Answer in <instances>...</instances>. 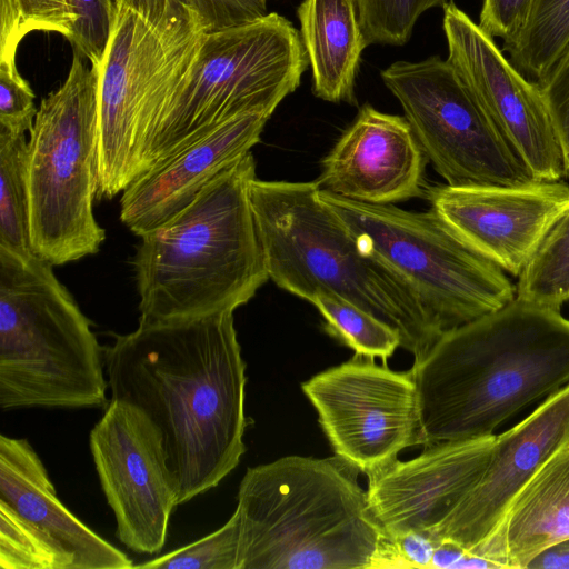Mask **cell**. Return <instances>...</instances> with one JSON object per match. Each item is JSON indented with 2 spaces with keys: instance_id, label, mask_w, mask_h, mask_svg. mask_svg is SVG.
Segmentation results:
<instances>
[{
  "instance_id": "6da1fadb",
  "label": "cell",
  "mask_w": 569,
  "mask_h": 569,
  "mask_svg": "<svg viewBox=\"0 0 569 569\" xmlns=\"http://www.w3.org/2000/svg\"><path fill=\"white\" fill-rule=\"evenodd\" d=\"M111 399L141 409L163 440L179 505L219 485L246 451V362L233 311L140 321L104 349Z\"/></svg>"
},
{
  "instance_id": "7a4b0ae2",
  "label": "cell",
  "mask_w": 569,
  "mask_h": 569,
  "mask_svg": "<svg viewBox=\"0 0 569 569\" xmlns=\"http://www.w3.org/2000/svg\"><path fill=\"white\" fill-rule=\"evenodd\" d=\"M410 371L421 446L491 436L523 407L569 385V319L516 297L443 331Z\"/></svg>"
},
{
  "instance_id": "3957f363",
  "label": "cell",
  "mask_w": 569,
  "mask_h": 569,
  "mask_svg": "<svg viewBox=\"0 0 569 569\" xmlns=\"http://www.w3.org/2000/svg\"><path fill=\"white\" fill-rule=\"evenodd\" d=\"M249 151L218 173L182 211L140 236L132 260L140 321L234 311L269 279L250 200Z\"/></svg>"
},
{
  "instance_id": "277c9868",
  "label": "cell",
  "mask_w": 569,
  "mask_h": 569,
  "mask_svg": "<svg viewBox=\"0 0 569 569\" xmlns=\"http://www.w3.org/2000/svg\"><path fill=\"white\" fill-rule=\"evenodd\" d=\"M360 471L338 456L248 468L238 491V569L375 568L387 537Z\"/></svg>"
},
{
  "instance_id": "5b68a950",
  "label": "cell",
  "mask_w": 569,
  "mask_h": 569,
  "mask_svg": "<svg viewBox=\"0 0 569 569\" xmlns=\"http://www.w3.org/2000/svg\"><path fill=\"white\" fill-rule=\"evenodd\" d=\"M319 192L316 181H252L269 279L309 302L320 291L346 298L396 329L400 347L421 358L442 331L411 290L362 250Z\"/></svg>"
},
{
  "instance_id": "8992f818",
  "label": "cell",
  "mask_w": 569,
  "mask_h": 569,
  "mask_svg": "<svg viewBox=\"0 0 569 569\" xmlns=\"http://www.w3.org/2000/svg\"><path fill=\"white\" fill-rule=\"evenodd\" d=\"M52 264L0 247V407L108 406L104 349Z\"/></svg>"
},
{
  "instance_id": "52a82bcc",
  "label": "cell",
  "mask_w": 569,
  "mask_h": 569,
  "mask_svg": "<svg viewBox=\"0 0 569 569\" xmlns=\"http://www.w3.org/2000/svg\"><path fill=\"white\" fill-rule=\"evenodd\" d=\"M192 13L154 21L116 2L98 73L96 199L122 193L141 173L143 150L187 80L206 33Z\"/></svg>"
},
{
  "instance_id": "ba28073f",
  "label": "cell",
  "mask_w": 569,
  "mask_h": 569,
  "mask_svg": "<svg viewBox=\"0 0 569 569\" xmlns=\"http://www.w3.org/2000/svg\"><path fill=\"white\" fill-rule=\"evenodd\" d=\"M308 64L300 32L277 12L207 32L192 71L143 150L140 176L237 114H272Z\"/></svg>"
},
{
  "instance_id": "9c48e42d",
  "label": "cell",
  "mask_w": 569,
  "mask_h": 569,
  "mask_svg": "<svg viewBox=\"0 0 569 569\" xmlns=\"http://www.w3.org/2000/svg\"><path fill=\"white\" fill-rule=\"evenodd\" d=\"M98 73L74 50L64 82L42 99L28 139L32 251L61 266L99 251L106 231L97 193Z\"/></svg>"
},
{
  "instance_id": "30bf717a",
  "label": "cell",
  "mask_w": 569,
  "mask_h": 569,
  "mask_svg": "<svg viewBox=\"0 0 569 569\" xmlns=\"http://www.w3.org/2000/svg\"><path fill=\"white\" fill-rule=\"evenodd\" d=\"M319 196L347 223L362 250L411 290L442 332L516 298V287L505 271L431 210L411 212L321 190Z\"/></svg>"
},
{
  "instance_id": "8fae6325",
  "label": "cell",
  "mask_w": 569,
  "mask_h": 569,
  "mask_svg": "<svg viewBox=\"0 0 569 569\" xmlns=\"http://www.w3.org/2000/svg\"><path fill=\"white\" fill-rule=\"evenodd\" d=\"M380 77L448 186L517 187L537 181L447 59L397 61Z\"/></svg>"
},
{
  "instance_id": "7c38bea8",
  "label": "cell",
  "mask_w": 569,
  "mask_h": 569,
  "mask_svg": "<svg viewBox=\"0 0 569 569\" xmlns=\"http://www.w3.org/2000/svg\"><path fill=\"white\" fill-rule=\"evenodd\" d=\"M301 389L335 455L362 473L391 463L406 448L421 446L418 395L410 369L395 371L355 353L312 376Z\"/></svg>"
},
{
  "instance_id": "4fadbf2b",
  "label": "cell",
  "mask_w": 569,
  "mask_h": 569,
  "mask_svg": "<svg viewBox=\"0 0 569 569\" xmlns=\"http://www.w3.org/2000/svg\"><path fill=\"white\" fill-rule=\"evenodd\" d=\"M90 450L118 539L137 553L160 551L179 493L156 425L137 406L111 399Z\"/></svg>"
},
{
  "instance_id": "5bb4252c",
  "label": "cell",
  "mask_w": 569,
  "mask_h": 569,
  "mask_svg": "<svg viewBox=\"0 0 569 569\" xmlns=\"http://www.w3.org/2000/svg\"><path fill=\"white\" fill-rule=\"evenodd\" d=\"M447 61L537 180L567 177L563 149L537 81L452 1L443 4Z\"/></svg>"
},
{
  "instance_id": "9a60e30c",
  "label": "cell",
  "mask_w": 569,
  "mask_h": 569,
  "mask_svg": "<svg viewBox=\"0 0 569 569\" xmlns=\"http://www.w3.org/2000/svg\"><path fill=\"white\" fill-rule=\"evenodd\" d=\"M430 210L460 239L519 277L569 210V184L537 180L517 187L429 188Z\"/></svg>"
},
{
  "instance_id": "2e32d148",
  "label": "cell",
  "mask_w": 569,
  "mask_h": 569,
  "mask_svg": "<svg viewBox=\"0 0 569 569\" xmlns=\"http://www.w3.org/2000/svg\"><path fill=\"white\" fill-rule=\"evenodd\" d=\"M569 443V385L545 398L529 416L496 435L478 482L437 530L472 553L496 535L513 500L540 468Z\"/></svg>"
},
{
  "instance_id": "e0dca14e",
  "label": "cell",
  "mask_w": 569,
  "mask_h": 569,
  "mask_svg": "<svg viewBox=\"0 0 569 569\" xmlns=\"http://www.w3.org/2000/svg\"><path fill=\"white\" fill-rule=\"evenodd\" d=\"M495 437L425 446L412 459L368 473L369 507L386 535L417 531L433 539L483 473Z\"/></svg>"
},
{
  "instance_id": "ac0fdd59",
  "label": "cell",
  "mask_w": 569,
  "mask_h": 569,
  "mask_svg": "<svg viewBox=\"0 0 569 569\" xmlns=\"http://www.w3.org/2000/svg\"><path fill=\"white\" fill-rule=\"evenodd\" d=\"M426 156L405 117L363 104L322 161L321 191L370 204L423 193Z\"/></svg>"
},
{
  "instance_id": "d6986e66",
  "label": "cell",
  "mask_w": 569,
  "mask_h": 569,
  "mask_svg": "<svg viewBox=\"0 0 569 569\" xmlns=\"http://www.w3.org/2000/svg\"><path fill=\"white\" fill-rule=\"evenodd\" d=\"M272 114H237L136 179L120 199V220L142 236L172 219L223 169L260 141Z\"/></svg>"
},
{
  "instance_id": "ffe728a7",
  "label": "cell",
  "mask_w": 569,
  "mask_h": 569,
  "mask_svg": "<svg viewBox=\"0 0 569 569\" xmlns=\"http://www.w3.org/2000/svg\"><path fill=\"white\" fill-rule=\"evenodd\" d=\"M0 499L56 539L73 557V569L133 568L124 552L60 501L42 461L26 439L0 436Z\"/></svg>"
},
{
  "instance_id": "44dd1931",
  "label": "cell",
  "mask_w": 569,
  "mask_h": 569,
  "mask_svg": "<svg viewBox=\"0 0 569 569\" xmlns=\"http://www.w3.org/2000/svg\"><path fill=\"white\" fill-rule=\"evenodd\" d=\"M569 538V443L533 476L496 535L477 553L502 568L525 569L549 546Z\"/></svg>"
},
{
  "instance_id": "7402d4cb",
  "label": "cell",
  "mask_w": 569,
  "mask_h": 569,
  "mask_svg": "<svg viewBox=\"0 0 569 569\" xmlns=\"http://www.w3.org/2000/svg\"><path fill=\"white\" fill-rule=\"evenodd\" d=\"M297 14L313 93L329 102L356 103L355 80L368 46L356 1L303 0Z\"/></svg>"
},
{
  "instance_id": "603a6c76",
  "label": "cell",
  "mask_w": 569,
  "mask_h": 569,
  "mask_svg": "<svg viewBox=\"0 0 569 569\" xmlns=\"http://www.w3.org/2000/svg\"><path fill=\"white\" fill-rule=\"evenodd\" d=\"M0 247L34 254L30 240L28 140L0 129Z\"/></svg>"
},
{
  "instance_id": "cb8c5ba5",
  "label": "cell",
  "mask_w": 569,
  "mask_h": 569,
  "mask_svg": "<svg viewBox=\"0 0 569 569\" xmlns=\"http://www.w3.org/2000/svg\"><path fill=\"white\" fill-rule=\"evenodd\" d=\"M310 302L322 316L323 329L357 355L387 363L401 345L396 329L335 292H317Z\"/></svg>"
},
{
  "instance_id": "d4e9b609",
  "label": "cell",
  "mask_w": 569,
  "mask_h": 569,
  "mask_svg": "<svg viewBox=\"0 0 569 569\" xmlns=\"http://www.w3.org/2000/svg\"><path fill=\"white\" fill-rule=\"evenodd\" d=\"M569 44V0H535L530 20L508 51L511 62L541 80Z\"/></svg>"
},
{
  "instance_id": "484cf974",
  "label": "cell",
  "mask_w": 569,
  "mask_h": 569,
  "mask_svg": "<svg viewBox=\"0 0 569 569\" xmlns=\"http://www.w3.org/2000/svg\"><path fill=\"white\" fill-rule=\"evenodd\" d=\"M518 278L519 299L557 310L569 300V210L550 229Z\"/></svg>"
},
{
  "instance_id": "4316f807",
  "label": "cell",
  "mask_w": 569,
  "mask_h": 569,
  "mask_svg": "<svg viewBox=\"0 0 569 569\" xmlns=\"http://www.w3.org/2000/svg\"><path fill=\"white\" fill-rule=\"evenodd\" d=\"M0 568L73 569V557L0 499Z\"/></svg>"
},
{
  "instance_id": "83f0119b",
  "label": "cell",
  "mask_w": 569,
  "mask_h": 569,
  "mask_svg": "<svg viewBox=\"0 0 569 569\" xmlns=\"http://www.w3.org/2000/svg\"><path fill=\"white\" fill-rule=\"evenodd\" d=\"M73 24L67 0H0V62H16L18 47L30 32H57L69 39Z\"/></svg>"
},
{
  "instance_id": "f1b7e54d",
  "label": "cell",
  "mask_w": 569,
  "mask_h": 569,
  "mask_svg": "<svg viewBox=\"0 0 569 569\" xmlns=\"http://www.w3.org/2000/svg\"><path fill=\"white\" fill-rule=\"evenodd\" d=\"M240 552V516L237 510L218 530L208 536L134 565L149 569H238Z\"/></svg>"
},
{
  "instance_id": "f546056e",
  "label": "cell",
  "mask_w": 569,
  "mask_h": 569,
  "mask_svg": "<svg viewBox=\"0 0 569 569\" xmlns=\"http://www.w3.org/2000/svg\"><path fill=\"white\" fill-rule=\"evenodd\" d=\"M367 44L402 46L419 17L447 0H355Z\"/></svg>"
},
{
  "instance_id": "4dcf8cb0",
  "label": "cell",
  "mask_w": 569,
  "mask_h": 569,
  "mask_svg": "<svg viewBox=\"0 0 569 569\" xmlns=\"http://www.w3.org/2000/svg\"><path fill=\"white\" fill-rule=\"evenodd\" d=\"M74 17L68 39L91 64L100 61L116 9V0H67Z\"/></svg>"
},
{
  "instance_id": "1f68e13d",
  "label": "cell",
  "mask_w": 569,
  "mask_h": 569,
  "mask_svg": "<svg viewBox=\"0 0 569 569\" xmlns=\"http://www.w3.org/2000/svg\"><path fill=\"white\" fill-rule=\"evenodd\" d=\"M37 112L34 93L17 63L0 62V129L26 133L32 128Z\"/></svg>"
},
{
  "instance_id": "d6a6232c",
  "label": "cell",
  "mask_w": 569,
  "mask_h": 569,
  "mask_svg": "<svg viewBox=\"0 0 569 569\" xmlns=\"http://www.w3.org/2000/svg\"><path fill=\"white\" fill-rule=\"evenodd\" d=\"M549 108L566 159L569 179V44L547 74L537 81Z\"/></svg>"
},
{
  "instance_id": "836d02e7",
  "label": "cell",
  "mask_w": 569,
  "mask_h": 569,
  "mask_svg": "<svg viewBox=\"0 0 569 569\" xmlns=\"http://www.w3.org/2000/svg\"><path fill=\"white\" fill-rule=\"evenodd\" d=\"M533 4L535 0H483L478 24L492 38H500L506 48L527 27Z\"/></svg>"
},
{
  "instance_id": "e575fe53",
  "label": "cell",
  "mask_w": 569,
  "mask_h": 569,
  "mask_svg": "<svg viewBox=\"0 0 569 569\" xmlns=\"http://www.w3.org/2000/svg\"><path fill=\"white\" fill-rule=\"evenodd\" d=\"M208 32L257 20L267 12V0H188Z\"/></svg>"
},
{
  "instance_id": "d590c367",
  "label": "cell",
  "mask_w": 569,
  "mask_h": 569,
  "mask_svg": "<svg viewBox=\"0 0 569 569\" xmlns=\"http://www.w3.org/2000/svg\"><path fill=\"white\" fill-rule=\"evenodd\" d=\"M116 2L133 8L158 22L182 18L193 12L188 0H116Z\"/></svg>"
},
{
  "instance_id": "8d00e7d4",
  "label": "cell",
  "mask_w": 569,
  "mask_h": 569,
  "mask_svg": "<svg viewBox=\"0 0 569 569\" xmlns=\"http://www.w3.org/2000/svg\"><path fill=\"white\" fill-rule=\"evenodd\" d=\"M525 569H569V538L540 551Z\"/></svg>"
},
{
  "instance_id": "74e56055",
  "label": "cell",
  "mask_w": 569,
  "mask_h": 569,
  "mask_svg": "<svg viewBox=\"0 0 569 569\" xmlns=\"http://www.w3.org/2000/svg\"><path fill=\"white\" fill-rule=\"evenodd\" d=\"M468 550L455 541L442 539L436 543L430 568L458 569Z\"/></svg>"
},
{
  "instance_id": "f35d334b",
  "label": "cell",
  "mask_w": 569,
  "mask_h": 569,
  "mask_svg": "<svg viewBox=\"0 0 569 569\" xmlns=\"http://www.w3.org/2000/svg\"><path fill=\"white\" fill-rule=\"evenodd\" d=\"M569 301V300H568Z\"/></svg>"
}]
</instances>
